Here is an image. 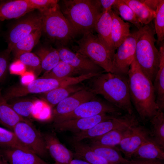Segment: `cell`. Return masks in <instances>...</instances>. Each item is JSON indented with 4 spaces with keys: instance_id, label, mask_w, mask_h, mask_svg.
Here are the masks:
<instances>
[{
    "instance_id": "1f68e13d",
    "label": "cell",
    "mask_w": 164,
    "mask_h": 164,
    "mask_svg": "<svg viewBox=\"0 0 164 164\" xmlns=\"http://www.w3.org/2000/svg\"><path fill=\"white\" fill-rule=\"evenodd\" d=\"M132 9L141 25L149 24L154 19L155 12L138 0H123Z\"/></svg>"
},
{
    "instance_id": "4316f807",
    "label": "cell",
    "mask_w": 164,
    "mask_h": 164,
    "mask_svg": "<svg viewBox=\"0 0 164 164\" xmlns=\"http://www.w3.org/2000/svg\"><path fill=\"white\" fill-rule=\"evenodd\" d=\"M34 53L40 60L42 72L44 71V73L50 71L60 60L56 49L51 46H41Z\"/></svg>"
},
{
    "instance_id": "52a82bcc",
    "label": "cell",
    "mask_w": 164,
    "mask_h": 164,
    "mask_svg": "<svg viewBox=\"0 0 164 164\" xmlns=\"http://www.w3.org/2000/svg\"><path fill=\"white\" fill-rule=\"evenodd\" d=\"M72 84L70 78L61 79L40 77L27 84L12 87L3 95L7 101L25 96L29 94H41L60 87L69 86Z\"/></svg>"
},
{
    "instance_id": "30bf717a",
    "label": "cell",
    "mask_w": 164,
    "mask_h": 164,
    "mask_svg": "<svg viewBox=\"0 0 164 164\" xmlns=\"http://www.w3.org/2000/svg\"><path fill=\"white\" fill-rule=\"evenodd\" d=\"M121 111L108 101L96 97L82 103L69 114L53 118V125L69 119L89 118L104 113L121 115Z\"/></svg>"
},
{
    "instance_id": "e575fe53",
    "label": "cell",
    "mask_w": 164,
    "mask_h": 164,
    "mask_svg": "<svg viewBox=\"0 0 164 164\" xmlns=\"http://www.w3.org/2000/svg\"><path fill=\"white\" fill-rule=\"evenodd\" d=\"M18 58L28 71L32 72L36 77L39 76L42 72L40 60L34 53L28 52L23 53Z\"/></svg>"
},
{
    "instance_id": "484cf974",
    "label": "cell",
    "mask_w": 164,
    "mask_h": 164,
    "mask_svg": "<svg viewBox=\"0 0 164 164\" xmlns=\"http://www.w3.org/2000/svg\"><path fill=\"white\" fill-rule=\"evenodd\" d=\"M150 138L142 144L132 155L133 158L158 159H164V152Z\"/></svg>"
},
{
    "instance_id": "d4e9b609",
    "label": "cell",
    "mask_w": 164,
    "mask_h": 164,
    "mask_svg": "<svg viewBox=\"0 0 164 164\" xmlns=\"http://www.w3.org/2000/svg\"><path fill=\"white\" fill-rule=\"evenodd\" d=\"M26 120L14 111L4 98L0 89V124L12 131L18 123Z\"/></svg>"
},
{
    "instance_id": "f6af8a7d",
    "label": "cell",
    "mask_w": 164,
    "mask_h": 164,
    "mask_svg": "<svg viewBox=\"0 0 164 164\" xmlns=\"http://www.w3.org/2000/svg\"><path fill=\"white\" fill-rule=\"evenodd\" d=\"M0 164H9L0 152Z\"/></svg>"
},
{
    "instance_id": "ac0fdd59",
    "label": "cell",
    "mask_w": 164,
    "mask_h": 164,
    "mask_svg": "<svg viewBox=\"0 0 164 164\" xmlns=\"http://www.w3.org/2000/svg\"><path fill=\"white\" fill-rule=\"evenodd\" d=\"M43 135L47 150L55 164H70L74 154L60 142L55 134L48 133Z\"/></svg>"
},
{
    "instance_id": "7bdbcfd3",
    "label": "cell",
    "mask_w": 164,
    "mask_h": 164,
    "mask_svg": "<svg viewBox=\"0 0 164 164\" xmlns=\"http://www.w3.org/2000/svg\"><path fill=\"white\" fill-rule=\"evenodd\" d=\"M140 1L150 9L155 12L160 1V0H140Z\"/></svg>"
},
{
    "instance_id": "d6a6232c",
    "label": "cell",
    "mask_w": 164,
    "mask_h": 164,
    "mask_svg": "<svg viewBox=\"0 0 164 164\" xmlns=\"http://www.w3.org/2000/svg\"><path fill=\"white\" fill-rule=\"evenodd\" d=\"M81 74L76 69L68 64L60 60L51 70L44 73L40 77L47 78L61 79L73 77V76Z\"/></svg>"
},
{
    "instance_id": "d590c367",
    "label": "cell",
    "mask_w": 164,
    "mask_h": 164,
    "mask_svg": "<svg viewBox=\"0 0 164 164\" xmlns=\"http://www.w3.org/2000/svg\"><path fill=\"white\" fill-rule=\"evenodd\" d=\"M7 102L18 114L24 118L30 117L32 114L37 101L32 99H21Z\"/></svg>"
},
{
    "instance_id": "9a60e30c",
    "label": "cell",
    "mask_w": 164,
    "mask_h": 164,
    "mask_svg": "<svg viewBox=\"0 0 164 164\" xmlns=\"http://www.w3.org/2000/svg\"><path fill=\"white\" fill-rule=\"evenodd\" d=\"M117 115H120L104 113L89 118L69 119L53 125L57 131H68L76 133L87 130L99 122Z\"/></svg>"
},
{
    "instance_id": "8fae6325",
    "label": "cell",
    "mask_w": 164,
    "mask_h": 164,
    "mask_svg": "<svg viewBox=\"0 0 164 164\" xmlns=\"http://www.w3.org/2000/svg\"><path fill=\"white\" fill-rule=\"evenodd\" d=\"M138 122L135 114L126 113L124 115H116L99 122L87 130L75 133L72 141L73 142H79L85 139L94 138L123 125Z\"/></svg>"
},
{
    "instance_id": "6da1fadb",
    "label": "cell",
    "mask_w": 164,
    "mask_h": 164,
    "mask_svg": "<svg viewBox=\"0 0 164 164\" xmlns=\"http://www.w3.org/2000/svg\"><path fill=\"white\" fill-rule=\"evenodd\" d=\"M130 100L143 122L149 121L159 111L152 82L143 73L134 58L128 74Z\"/></svg>"
},
{
    "instance_id": "836d02e7",
    "label": "cell",
    "mask_w": 164,
    "mask_h": 164,
    "mask_svg": "<svg viewBox=\"0 0 164 164\" xmlns=\"http://www.w3.org/2000/svg\"><path fill=\"white\" fill-rule=\"evenodd\" d=\"M11 148L32 152L19 141L12 131L0 127V149Z\"/></svg>"
},
{
    "instance_id": "4fadbf2b",
    "label": "cell",
    "mask_w": 164,
    "mask_h": 164,
    "mask_svg": "<svg viewBox=\"0 0 164 164\" xmlns=\"http://www.w3.org/2000/svg\"><path fill=\"white\" fill-rule=\"evenodd\" d=\"M56 50L60 60L71 66L77 70L81 75L105 71L87 57L75 53L66 46L58 47Z\"/></svg>"
},
{
    "instance_id": "2e32d148",
    "label": "cell",
    "mask_w": 164,
    "mask_h": 164,
    "mask_svg": "<svg viewBox=\"0 0 164 164\" xmlns=\"http://www.w3.org/2000/svg\"><path fill=\"white\" fill-rule=\"evenodd\" d=\"M90 89L86 88L67 97L57 104L53 111V118L69 114L82 103L97 97Z\"/></svg>"
},
{
    "instance_id": "e0dca14e",
    "label": "cell",
    "mask_w": 164,
    "mask_h": 164,
    "mask_svg": "<svg viewBox=\"0 0 164 164\" xmlns=\"http://www.w3.org/2000/svg\"><path fill=\"white\" fill-rule=\"evenodd\" d=\"M112 10L100 14L95 23L94 30L97 33L99 40L113 60L115 50L111 38Z\"/></svg>"
},
{
    "instance_id": "8d00e7d4",
    "label": "cell",
    "mask_w": 164,
    "mask_h": 164,
    "mask_svg": "<svg viewBox=\"0 0 164 164\" xmlns=\"http://www.w3.org/2000/svg\"><path fill=\"white\" fill-rule=\"evenodd\" d=\"M112 8L123 19L133 24L138 29L142 27L133 11L123 0H117Z\"/></svg>"
},
{
    "instance_id": "603a6c76",
    "label": "cell",
    "mask_w": 164,
    "mask_h": 164,
    "mask_svg": "<svg viewBox=\"0 0 164 164\" xmlns=\"http://www.w3.org/2000/svg\"><path fill=\"white\" fill-rule=\"evenodd\" d=\"M111 38L116 50L129 36L130 25L125 22L119 15L112 10Z\"/></svg>"
},
{
    "instance_id": "5bb4252c",
    "label": "cell",
    "mask_w": 164,
    "mask_h": 164,
    "mask_svg": "<svg viewBox=\"0 0 164 164\" xmlns=\"http://www.w3.org/2000/svg\"><path fill=\"white\" fill-rule=\"evenodd\" d=\"M150 138V131L138 123L132 126L130 133L118 145V148L125 158L131 159L137 149Z\"/></svg>"
},
{
    "instance_id": "ffe728a7",
    "label": "cell",
    "mask_w": 164,
    "mask_h": 164,
    "mask_svg": "<svg viewBox=\"0 0 164 164\" xmlns=\"http://www.w3.org/2000/svg\"><path fill=\"white\" fill-rule=\"evenodd\" d=\"M0 152L9 164H55L45 161L32 152L18 148L0 149Z\"/></svg>"
},
{
    "instance_id": "cb8c5ba5",
    "label": "cell",
    "mask_w": 164,
    "mask_h": 164,
    "mask_svg": "<svg viewBox=\"0 0 164 164\" xmlns=\"http://www.w3.org/2000/svg\"><path fill=\"white\" fill-rule=\"evenodd\" d=\"M159 50V65L158 71L153 82L156 96V101L159 110L164 109V45Z\"/></svg>"
},
{
    "instance_id": "ab89813d",
    "label": "cell",
    "mask_w": 164,
    "mask_h": 164,
    "mask_svg": "<svg viewBox=\"0 0 164 164\" xmlns=\"http://www.w3.org/2000/svg\"><path fill=\"white\" fill-rule=\"evenodd\" d=\"M11 51L7 49L0 52V83L5 78L9 66Z\"/></svg>"
},
{
    "instance_id": "ee69618b",
    "label": "cell",
    "mask_w": 164,
    "mask_h": 164,
    "mask_svg": "<svg viewBox=\"0 0 164 164\" xmlns=\"http://www.w3.org/2000/svg\"><path fill=\"white\" fill-rule=\"evenodd\" d=\"M70 164H91L84 160L75 159H73L71 162Z\"/></svg>"
},
{
    "instance_id": "44dd1931",
    "label": "cell",
    "mask_w": 164,
    "mask_h": 164,
    "mask_svg": "<svg viewBox=\"0 0 164 164\" xmlns=\"http://www.w3.org/2000/svg\"><path fill=\"white\" fill-rule=\"evenodd\" d=\"M85 88L79 84L60 87L41 94L40 97L50 107L53 108L67 97Z\"/></svg>"
},
{
    "instance_id": "83f0119b",
    "label": "cell",
    "mask_w": 164,
    "mask_h": 164,
    "mask_svg": "<svg viewBox=\"0 0 164 164\" xmlns=\"http://www.w3.org/2000/svg\"><path fill=\"white\" fill-rule=\"evenodd\" d=\"M89 146L95 153L112 164H126L128 161L123 157L117 147L92 144Z\"/></svg>"
},
{
    "instance_id": "7402d4cb",
    "label": "cell",
    "mask_w": 164,
    "mask_h": 164,
    "mask_svg": "<svg viewBox=\"0 0 164 164\" xmlns=\"http://www.w3.org/2000/svg\"><path fill=\"white\" fill-rule=\"evenodd\" d=\"M138 122L124 125L98 137L92 139V144L116 146L131 132L132 126Z\"/></svg>"
},
{
    "instance_id": "f546056e",
    "label": "cell",
    "mask_w": 164,
    "mask_h": 164,
    "mask_svg": "<svg viewBox=\"0 0 164 164\" xmlns=\"http://www.w3.org/2000/svg\"><path fill=\"white\" fill-rule=\"evenodd\" d=\"M151 130L150 138L158 146L164 149V113L159 110L157 114L150 120Z\"/></svg>"
},
{
    "instance_id": "74e56055",
    "label": "cell",
    "mask_w": 164,
    "mask_h": 164,
    "mask_svg": "<svg viewBox=\"0 0 164 164\" xmlns=\"http://www.w3.org/2000/svg\"><path fill=\"white\" fill-rule=\"evenodd\" d=\"M155 12L154 27L157 36V43L159 45L164 39V0H160Z\"/></svg>"
},
{
    "instance_id": "f35d334b",
    "label": "cell",
    "mask_w": 164,
    "mask_h": 164,
    "mask_svg": "<svg viewBox=\"0 0 164 164\" xmlns=\"http://www.w3.org/2000/svg\"><path fill=\"white\" fill-rule=\"evenodd\" d=\"M33 8L43 13L54 7L58 3L57 0H28Z\"/></svg>"
},
{
    "instance_id": "8992f818",
    "label": "cell",
    "mask_w": 164,
    "mask_h": 164,
    "mask_svg": "<svg viewBox=\"0 0 164 164\" xmlns=\"http://www.w3.org/2000/svg\"><path fill=\"white\" fill-rule=\"evenodd\" d=\"M76 42L78 45L74 47L76 53L87 57L105 72L112 73L113 59L93 32L84 33Z\"/></svg>"
},
{
    "instance_id": "f1b7e54d",
    "label": "cell",
    "mask_w": 164,
    "mask_h": 164,
    "mask_svg": "<svg viewBox=\"0 0 164 164\" xmlns=\"http://www.w3.org/2000/svg\"><path fill=\"white\" fill-rule=\"evenodd\" d=\"M74 156L77 159L85 161L91 164H112L95 153L89 145L80 142H74Z\"/></svg>"
},
{
    "instance_id": "ba28073f",
    "label": "cell",
    "mask_w": 164,
    "mask_h": 164,
    "mask_svg": "<svg viewBox=\"0 0 164 164\" xmlns=\"http://www.w3.org/2000/svg\"><path fill=\"white\" fill-rule=\"evenodd\" d=\"M144 26L130 34L117 49L112 61V73L128 76L134 59L137 40Z\"/></svg>"
},
{
    "instance_id": "7c38bea8",
    "label": "cell",
    "mask_w": 164,
    "mask_h": 164,
    "mask_svg": "<svg viewBox=\"0 0 164 164\" xmlns=\"http://www.w3.org/2000/svg\"><path fill=\"white\" fill-rule=\"evenodd\" d=\"M41 13L28 14L19 20L9 30L6 36L7 49L11 51L14 45L34 31L42 28Z\"/></svg>"
},
{
    "instance_id": "b9f144b4",
    "label": "cell",
    "mask_w": 164,
    "mask_h": 164,
    "mask_svg": "<svg viewBox=\"0 0 164 164\" xmlns=\"http://www.w3.org/2000/svg\"><path fill=\"white\" fill-rule=\"evenodd\" d=\"M97 1L102 12H104L111 9L112 6L116 2L117 0H98Z\"/></svg>"
},
{
    "instance_id": "3957f363",
    "label": "cell",
    "mask_w": 164,
    "mask_h": 164,
    "mask_svg": "<svg viewBox=\"0 0 164 164\" xmlns=\"http://www.w3.org/2000/svg\"><path fill=\"white\" fill-rule=\"evenodd\" d=\"M59 6L75 35L93 32L102 12L97 0H64Z\"/></svg>"
},
{
    "instance_id": "9c48e42d",
    "label": "cell",
    "mask_w": 164,
    "mask_h": 164,
    "mask_svg": "<svg viewBox=\"0 0 164 164\" xmlns=\"http://www.w3.org/2000/svg\"><path fill=\"white\" fill-rule=\"evenodd\" d=\"M12 131L23 144L40 157L46 156L48 151L42 134L29 121L18 123Z\"/></svg>"
},
{
    "instance_id": "60d3db41",
    "label": "cell",
    "mask_w": 164,
    "mask_h": 164,
    "mask_svg": "<svg viewBox=\"0 0 164 164\" xmlns=\"http://www.w3.org/2000/svg\"><path fill=\"white\" fill-rule=\"evenodd\" d=\"M162 160L158 159H147L132 158L126 164H164Z\"/></svg>"
},
{
    "instance_id": "7a4b0ae2",
    "label": "cell",
    "mask_w": 164,
    "mask_h": 164,
    "mask_svg": "<svg viewBox=\"0 0 164 164\" xmlns=\"http://www.w3.org/2000/svg\"><path fill=\"white\" fill-rule=\"evenodd\" d=\"M92 79L90 89L94 94L102 96L106 101L121 111L134 114L130 97L128 76L103 72Z\"/></svg>"
},
{
    "instance_id": "5b68a950",
    "label": "cell",
    "mask_w": 164,
    "mask_h": 164,
    "mask_svg": "<svg viewBox=\"0 0 164 164\" xmlns=\"http://www.w3.org/2000/svg\"><path fill=\"white\" fill-rule=\"evenodd\" d=\"M42 17V33L58 47L65 46L75 35L62 13L59 4L40 13Z\"/></svg>"
},
{
    "instance_id": "277c9868",
    "label": "cell",
    "mask_w": 164,
    "mask_h": 164,
    "mask_svg": "<svg viewBox=\"0 0 164 164\" xmlns=\"http://www.w3.org/2000/svg\"><path fill=\"white\" fill-rule=\"evenodd\" d=\"M155 34L152 24L144 26L137 41L134 56L142 72L152 83L159 65V50L155 46Z\"/></svg>"
},
{
    "instance_id": "4dcf8cb0",
    "label": "cell",
    "mask_w": 164,
    "mask_h": 164,
    "mask_svg": "<svg viewBox=\"0 0 164 164\" xmlns=\"http://www.w3.org/2000/svg\"><path fill=\"white\" fill-rule=\"evenodd\" d=\"M42 34V28L34 31L17 43L11 52L17 58L23 53L31 52L38 42Z\"/></svg>"
},
{
    "instance_id": "d6986e66",
    "label": "cell",
    "mask_w": 164,
    "mask_h": 164,
    "mask_svg": "<svg viewBox=\"0 0 164 164\" xmlns=\"http://www.w3.org/2000/svg\"><path fill=\"white\" fill-rule=\"evenodd\" d=\"M34 9L28 0L0 2V21L21 18Z\"/></svg>"
}]
</instances>
